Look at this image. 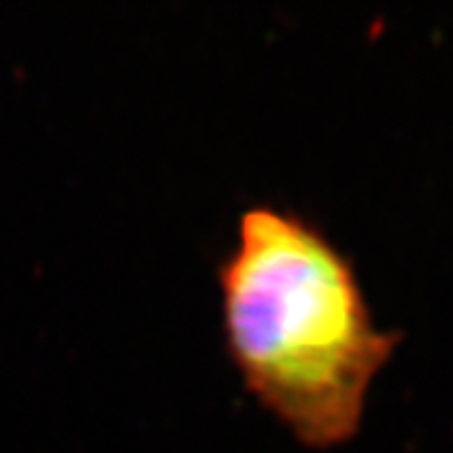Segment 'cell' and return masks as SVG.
<instances>
[{"label": "cell", "mask_w": 453, "mask_h": 453, "mask_svg": "<svg viewBox=\"0 0 453 453\" xmlns=\"http://www.w3.org/2000/svg\"><path fill=\"white\" fill-rule=\"evenodd\" d=\"M218 287L226 354L257 405L301 447L349 444L400 342L375 324L352 259L301 213L257 203Z\"/></svg>", "instance_id": "cell-1"}]
</instances>
